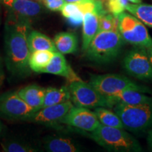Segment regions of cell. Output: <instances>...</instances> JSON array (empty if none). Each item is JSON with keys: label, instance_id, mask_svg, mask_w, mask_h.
<instances>
[{"label": "cell", "instance_id": "obj_10", "mask_svg": "<svg viewBox=\"0 0 152 152\" xmlns=\"http://www.w3.org/2000/svg\"><path fill=\"white\" fill-rule=\"evenodd\" d=\"M61 123L79 130L91 132L96 130L101 124L94 111L77 106H73Z\"/></svg>", "mask_w": 152, "mask_h": 152}, {"label": "cell", "instance_id": "obj_19", "mask_svg": "<svg viewBox=\"0 0 152 152\" xmlns=\"http://www.w3.org/2000/svg\"><path fill=\"white\" fill-rule=\"evenodd\" d=\"M28 43L30 53L40 50L57 52L54 41L45 34L36 30H31L30 32L28 37Z\"/></svg>", "mask_w": 152, "mask_h": 152}, {"label": "cell", "instance_id": "obj_2", "mask_svg": "<svg viewBox=\"0 0 152 152\" xmlns=\"http://www.w3.org/2000/svg\"><path fill=\"white\" fill-rule=\"evenodd\" d=\"M90 137L108 151L137 152L142 150L137 140L125 131L124 128L100 124L91 133Z\"/></svg>", "mask_w": 152, "mask_h": 152}, {"label": "cell", "instance_id": "obj_1", "mask_svg": "<svg viewBox=\"0 0 152 152\" xmlns=\"http://www.w3.org/2000/svg\"><path fill=\"white\" fill-rule=\"evenodd\" d=\"M31 30V21L7 14L4 28L6 66L17 77H26L31 71L28 64L30 52L28 43Z\"/></svg>", "mask_w": 152, "mask_h": 152}, {"label": "cell", "instance_id": "obj_35", "mask_svg": "<svg viewBox=\"0 0 152 152\" xmlns=\"http://www.w3.org/2000/svg\"><path fill=\"white\" fill-rule=\"evenodd\" d=\"M2 4H1V0H0V23H1V5Z\"/></svg>", "mask_w": 152, "mask_h": 152}, {"label": "cell", "instance_id": "obj_14", "mask_svg": "<svg viewBox=\"0 0 152 152\" xmlns=\"http://www.w3.org/2000/svg\"><path fill=\"white\" fill-rule=\"evenodd\" d=\"M18 94L35 111L41 109L43 106L45 89L36 84L28 85L20 89Z\"/></svg>", "mask_w": 152, "mask_h": 152}, {"label": "cell", "instance_id": "obj_16", "mask_svg": "<svg viewBox=\"0 0 152 152\" xmlns=\"http://www.w3.org/2000/svg\"><path fill=\"white\" fill-rule=\"evenodd\" d=\"M99 15L96 12L86 13L83 21V51L85 52L98 32Z\"/></svg>", "mask_w": 152, "mask_h": 152}, {"label": "cell", "instance_id": "obj_11", "mask_svg": "<svg viewBox=\"0 0 152 152\" xmlns=\"http://www.w3.org/2000/svg\"><path fill=\"white\" fill-rule=\"evenodd\" d=\"M1 4L7 9V14L30 21L39 16L43 11L42 5L39 1L30 0H1Z\"/></svg>", "mask_w": 152, "mask_h": 152}, {"label": "cell", "instance_id": "obj_30", "mask_svg": "<svg viewBox=\"0 0 152 152\" xmlns=\"http://www.w3.org/2000/svg\"><path fill=\"white\" fill-rule=\"evenodd\" d=\"M147 142L150 148L152 149V130H149L147 136Z\"/></svg>", "mask_w": 152, "mask_h": 152}, {"label": "cell", "instance_id": "obj_24", "mask_svg": "<svg viewBox=\"0 0 152 152\" xmlns=\"http://www.w3.org/2000/svg\"><path fill=\"white\" fill-rule=\"evenodd\" d=\"M61 14L67 19L68 23L72 26H79L83 24L84 14L80 9L77 2L64 4L61 9Z\"/></svg>", "mask_w": 152, "mask_h": 152}, {"label": "cell", "instance_id": "obj_22", "mask_svg": "<svg viewBox=\"0 0 152 152\" xmlns=\"http://www.w3.org/2000/svg\"><path fill=\"white\" fill-rule=\"evenodd\" d=\"M126 10L144 24L152 28V5L142 4H128Z\"/></svg>", "mask_w": 152, "mask_h": 152}, {"label": "cell", "instance_id": "obj_31", "mask_svg": "<svg viewBox=\"0 0 152 152\" xmlns=\"http://www.w3.org/2000/svg\"><path fill=\"white\" fill-rule=\"evenodd\" d=\"M146 50H147L148 56H149V57L150 61H151V64H152V45L149 47H147V48L146 49Z\"/></svg>", "mask_w": 152, "mask_h": 152}, {"label": "cell", "instance_id": "obj_32", "mask_svg": "<svg viewBox=\"0 0 152 152\" xmlns=\"http://www.w3.org/2000/svg\"><path fill=\"white\" fill-rule=\"evenodd\" d=\"M130 1V2H132L133 4H140L142 3V0H128Z\"/></svg>", "mask_w": 152, "mask_h": 152}, {"label": "cell", "instance_id": "obj_3", "mask_svg": "<svg viewBox=\"0 0 152 152\" xmlns=\"http://www.w3.org/2000/svg\"><path fill=\"white\" fill-rule=\"evenodd\" d=\"M123 39L119 32L99 31L85 51L87 58L97 64H107L118 56Z\"/></svg>", "mask_w": 152, "mask_h": 152}, {"label": "cell", "instance_id": "obj_20", "mask_svg": "<svg viewBox=\"0 0 152 152\" xmlns=\"http://www.w3.org/2000/svg\"><path fill=\"white\" fill-rule=\"evenodd\" d=\"M71 100V93L68 87L63 86L60 88L48 87L45 89L43 107L55 105Z\"/></svg>", "mask_w": 152, "mask_h": 152}, {"label": "cell", "instance_id": "obj_25", "mask_svg": "<svg viewBox=\"0 0 152 152\" xmlns=\"http://www.w3.org/2000/svg\"><path fill=\"white\" fill-rule=\"evenodd\" d=\"M99 31L118 32V20L116 16L107 13V11L99 17Z\"/></svg>", "mask_w": 152, "mask_h": 152}, {"label": "cell", "instance_id": "obj_27", "mask_svg": "<svg viewBox=\"0 0 152 152\" xmlns=\"http://www.w3.org/2000/svg\"><path fill=\"white\" fill-rule=\"evenodd\" d=\"M106 7L110 14L117 16L124 12L128 4V0H105Z\"/></svg>", "mask_w": 152, "mask_h": 152}, {"label": "cell", "instance_id": "obj_33", "mask_svg": "<svg viewBox=\"0 0 152 152\" xmlns=\"http://www.w3.org/2000/svg\"><path fill=\"white\" fill-rule=\"evenodd\" d=\"M64 1L67 3H74V2H77V1H82V0H64Z\"/></svg>", "mask_w": 152, "mask_h": 152}, {"label": "cell", "instance_id": "obj_29", "mask_svg": "<svg viewBox=\"0 0 152 152\" xmlns=\"http://www.w3.org/2000/svg\"><path fill=\"white\" fill-rule=\"evenodd\" d=\"M3 80H4V71H3L2 61H1V56H0V85L2 83Z\"/></svg>", "mask_w": 152, "mask_h": 152}, {"label": "cell", "instance_id": "obj_28", "mask_svg": "<svg viewBox=\"0 0 152 152\" xmlns=\"http://www.w3.org/2000/svg\"><path fill=\"white\" fill-rule=\"evenodd\" d=\"M42 1L47 9L53 11H60L66 3L64 0H42Z\"/></svg>", "mask_w": 152, "mask_h": 152}, {"label": "cell", "instance_id": "obj_23", "mask_svg": "<svg viewBox=\"0 0 152 152\" xmlns=\"http://www.w3.org/2000/svg\"><path fill=\"white\" fill-rule=\"evenodd\" d=\"M94 111L101 124L109 127L124 128L121 118L115 112L108 109L106 107H96Z\"/></svg>", "mask_w": 152, "mask_h": 152}, {"label": "cell", "instance_id": "obj_13", "mask_svg": "<svg viewBox=\"0 0 152 152\" xmlns=\"http://www.w3.org/2000/svg\"><path fill=\"white\" fill-rule=\"evenodd\" d=\"M41 73L63 76L66 77L70 83L74 81L80 80V78L76 75L70 65H68L64 54L58 52L54 53L52 60Z\"/></svg>", "mask_w": 152, "mask_h": 152}, {"label": "cell", "instance_id": "obj_36", "mask_svg": "<svg viewBox=\"0 0 152 152\" xmlns=\"http://www.w3.org/2000/svg\"><path fill=\"white\" fill-rule=\"evenodd\" d=\"M30 1H39L40 0H30Z\"/></svg>", "mask_w": 152, "mask_h": 152}, {"label": "cell", "instance_id": "obj_8", "mask_svg": "<svg viewBox=\"0 0 152 152\" xmlns=\"http://www.w3.org/2000/svg\"><path fill=\"white\" fill-rule=\"evenodd\" d=\"M125 71L140 80H152V64L145 48L137 47L129 52L123 59Z\"/></svg>", "mask_w": 152, "mask_h": 152}, {"label": "cell", "instance_id": "obj_17", "mask_svg": "<svg viewBox=\"0 0 152 152\" xmlns=\"http://www.w3.org/2000/svg\"><path fill=\"white\" fill-rule=\"evenodd\" d=\"M45 148L50 152H76L80 151L78 144L71 139L64 137H49L45 141Z\"/></svg>", "mask_w": 152, "mask_h": 152}, {"label": "cell", "instance_id": "obj_9", "mask_svg": "<svg viewBox=\"0 0 152 152\" xmlns=\"http://www.w3.org/2000/svg\"><path fill=\"white\" fill-rule=\"evenodd\" d=\"M34 112L35 111L19 96L17 92H9L0 96V117L26 121Z\"/></svg>", "mask_w": 152, "mask_h": 152}, {"label": "cell", "instance_id": "obj_15", "mask_svg": "<svg viewBox=\"0 0 152 152\" xmlns=\"http://www.w3.org/2000/svg\"><path fill=\"white\" fill-rule=\"evenodd\" d=\"M113 103L123 104L128 105H139V104H151L152 98L136 90H124L117 94L106 96Z\"/></svg>", "mask_w": 152, "mask_h": 152}, {"label": "cell", "instance_id": "obj_37", "mask_svg": "<svg viewBox=\"0 0 152 152\" xmlns=\"http://www.w3.org/2000/svg\"><path fill=\"white\" fill-rule=\"evenodd\" d=\"M99 1H102V2H103V4H104V1H105V0H99Z\"/></svg>", "mask_w": 152, "mask_h": 152}, {"label": "cell", "instance_id": "obj_18", "mask_svg": "<svg viewBox=\"0 0 152 152\" xmlns=\"http://www.w3.org/2000/svg\"><path fill=\"white\" fill-rule=\"evenodd\" d=\"M54 43L57 52L63 54H73L78 46V40L75 34L70 32H61L55 36Z\"/></svg>", "mask_w": 152, "mask_h": 152}, {"label": "cell", "instance_id": "obj_7", "mask_svg": "<svg viewBox=\"0 0 152 152\" xmlns=\"http://www.w3.org/2000/svg\"><path fill=\"white\" fill-rule=\"evenodd\" d=\"M90 84L104 96L113 95L124 90L148 92V89L146 87L138 85L128 77L118 74L92 75Z\"/></svg>", "mask_w": 152, "mask_h": 152}, {"label": "cell", "instance_id": "obj_34", "mask_svg": "<svg viewBox=\"0 0 152 152\" xmlns=\"http://www.w3.org/2000/svg\"><path fill=\"white\" fill-rule=\"evenodd\" d=\"M2 129H3L2 124H1V123L0 122V134H1V132H2Z\"/></svg>", "mask_w": 152, "mask_h": 152}, {"label": "cell", "instance_id": "obj_6", "mask_svg": "<svg viewBox=\"0 0 152 152\" xmlns=\"http://www.w3.org/2000/svg\"><path fill=\"white\" fill-rule=\"evenodd\" d=\"M71 100L74 105L87 109L96 107L113 108L115 104L106 96L102 94L90 83L83 80L74 81L70 83Z\"/></svg>", "mask_w": 152, "mask_h": 152}, {"label": "cell", "instance_id": "obj_21", "mask_svg": "<svg viewBox=\"0 0 152 152\" xmlns=\"http://www.w3.org/2000/svg\"><path fill=\"white\" fill-rule=\"evenodd\" d=\"M54 53V52L49 50L35 51L30 53L28 64L31 71L36 73H41L52 60Z\"/></svg>", "mask_w": 152, "mask_h": 152}, {"label": "cell", "instance_id": "obj_26", "mask_svg": "<svg viewBox=\"0 0 152 152\" xmlns=\"http://www.w3.org/2000/svg\"><path fill=\"white\" fill-rule=\"evenodd\" d=\"M2 148L4 151L7 152H33L37 151L29 144L17 140H11L4 142L2 144Z\"/></svg>", "mask_w": 152, "mask_h": 152}, {"label": "cell", "instance_id": "obj_5", "mask_svg": "<svg viewBox=\"0 0 152 152\" xmlns=\"http://www.w3.org/2000/svg\"><path fill=\"white\" fill-rule=\"evenodd\" d=\"M118 32L126 42L147 49L152 45V38L143 23L132 14L123 12L116 16Z\"/></svg>", "mask_w": 152, "mask_h": 152}, {"label": "cell", "instance_id": "obj_4", "mask_svg": "<svg viewBox=\"0 0 152 152\" xmlns=\"http://www.w3.org/2000/svg\"><path fill=\"white\" fill-rule=\"evenodd\" d=\"M113 110L126 130L142 132L152 128V103L139 105L116 104Z\"/></svg>", "mask_w": 152, "mask_h": 152}, {"label": "cell", "instance_id": "obj_12", "mask_svg": "<svg viewBox=\"0 0 152 152\" xmlns=\"http://www.w3.org/2000/svg\"><path fill=\"white\" fill-rule=\"evenodd\" d=\"M73 106L72 102L69 100L64 103L43 107L34 112L28 118L26 119V121L43 124L61 123L63 119Z\"/></svg>", "mask_w": 152, "mask_h": 152}]
</instances>
